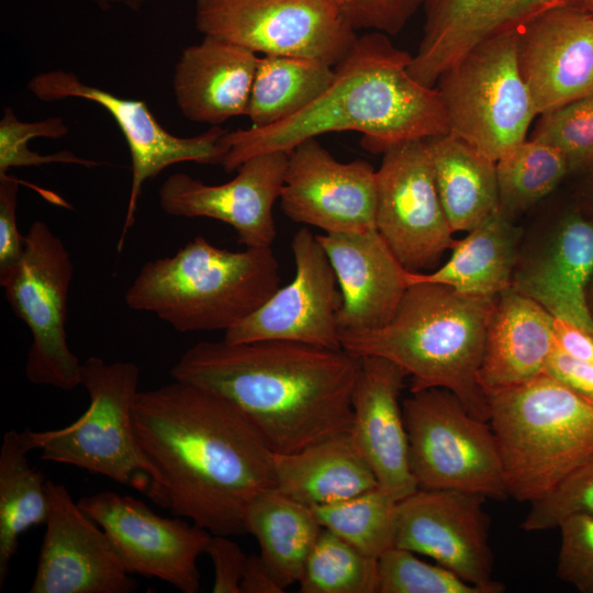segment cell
I'll return each mask as SVG.
<instances>
[{
  "instance_id": "7bdbcfd3",
  "label": "cell",
  "mask_w": 593,
  "mask_h": 593,
  "mask_svg": "<svg viewBox=\"0 0 593 593\" xmlns=\"http://www.w3.org/2000/svg\"><path fill=\"white\" fill-rule=\"evenodd\" d=\"M205 553L214 568L213 593H240L248 556L230 536L211 535Z\"/></svg>"
},
{
  "instance_id": "4316f807",
  "label": "cell",
  "mask_w": 593,
  "mask_h": 593,
  "mask_svg": "<svg viewBox=\"0 0 593 593\" xmlns=\"http://www.w3.org/2000/svg\"><path fill=\"white\" fill-rule=\"evenodd\" d=\"M275 488L310 507L353 497L379 486L350 432L291 454H272Z\"/></svg>"
},
{
  "instance_id": "8992f818",
  "label": "cell",
  "mask_w": 593,
  "mask_h": 593,
  "mask_svg": "<svg viewBox=\"0 0 593 593\" xmlns=\"http://www.w3.org/2000/svg\"><path fill=\"white\" fill-rule=\"evenodd\" d=\"M486 398L507 496L532 503L593 457V400L555 377Z\"/></svg>"
},
{
  "instance_id": "7c38bea8",
  "label": "cell",
  "mask_w": 593,
  "mask_h": 593,
  "mask_svg": "<svg viewBox=\"0 0 593 593\" xmlns=\"http://www.w3.org/2000/svg\"><path fill=\"white\" fill-rule=\"evenodd\" d=\"M27 88L37 99L46 102L77 98L97 103L113 118L121 130L131 154L132 183L116 246L118 253H121L135 222L144 182L179 163L221 165L227 153L223 142L227 131L220 126H212L209 131L192 137L174 135L157 121L146 102L118 97L81 81L69 71L52 70L38 74L31 79Z\"/></svg>"
},
{
  "instance_id": "3957f363",
  "label": "cell",
  "mask_w": 593,
  "mask_h": 593,
  "mask_svg": "<svg viewBox=\"0 0 593 593\" xmlns=\"http://www.w3.org/2000/svg\"><path fill=\"white\" fill-rule=\"evenodd\" d=\"M412 57L385 33L357 36L335 66L331 86L306 109L271 126L226 132L227 153L221 166L231 172L254 156L290 153L300 143L331 132H360L362 147L372 154L448 134L440 93L412 77Z\"/></svg>"
},
{
  "instance_id": "d4e9b609",
  "label": "cell",
  "mask_w": 593,
  "mask_h": 593,
  "mask_svg": "<svg viewBox=\"0 0 593 593\" xmlns=\"http://www.w3.org/2000/svg\"><path fill=\"white\" fill-rule=\"evenodd\" d=\"M258 60L256 53L210 35L186 47L172 79L180 112L211 126L247 115Z\"/></svg>"
},
{
  "instance_id": "681fc988",
  "label": "cell",
  "mask_w": 593,
  "mask_h": 593,
  "mask_svg": "<svg viewBox=\"0 0 593 593\" xmlns=\"http://www.w3.org/2000/svg\"><path fill=\"white\" fill-rule=\"evenodd\" d=\"M588 9L592 12L593 14V0H589L588 2Z\"/></svg>"
},
{
  "instance_id": "4fadbf2b",
  "label": "cell",
  "mask_w": 593,
  "mask_h": 593,
  "mask_svg": "<svg viewBox=\"0 0 593 593\" xmlns=\"http://www.w3.org/2000/svg\"><path fill=\"white\" fill-rule=\"evenodd\" d=\"M376 228L410 271L435 265L455 244L427 139L389 148L376 170Z\"/></svg>"
},
{
  "instance_id": "6da1fadb",
  "label": "cell",
  "mask_w": 593,
  "mask_h": 593,
  "mask_svg": "<svg viewBox=\"0 0 593 593\" xmlns=\"http://www.w3.org/2000/svg\"><path fill=\"white\" fill-rule=\"evenodd\" d=\"M133 422L155 472L147 497L212 535L247 533L249 503L275 488L272 452L235 405L174 380L137 393Z\"/></svg>"
},
{
  "instance_id": "83f0119b",
  "label": "cell",
  "mask_w": 593,
  "mask_h": 593,
  "mask_svg": "<svg viewBox=\"0 0 593 593\" xmlns=\"http://www.w3.org/2000/svg\"><path fill=\"white\" fill-rule=\"evenodd\" d=\"M455 240L449 259L437 270L410 271V284L433 282L475 295L499 296L513 286L518 230L501 210Z\"/></svg>"
},
{
  "instance_id": "484cf974",
  "label": "cell",
  "mask_w": 593,
  "mask_h": 593,
  "mask_svg": "<svg viewBox=\"0 0 593 593\" xmlns=\"http://www.w3.org/2000/svg\"><path fill=\"white\" fill-rule=\"evenodd\" d=\"M553 320L539 303L513 288L497 296L479 369L485 395L545 372L557 346Z\"/></svg>"
},
{
  "instance_id": "603a6c76",
  "label": "cell",
  "mask_w": 593,
  "mask_h": 593,
  "mask_svg": "<svg viewBox=\"0 0 593 593\" xmlns=\"http://www.w3.org/2000/svg\"><path fill=\"white\" fill-rule=\"evenodd\" d=\"M343 296L340 331L362 332L387 325L410 287L407 270L377 230L317 235Z\"/></svg>"
},
{
  "instance_id": "7402d4cb",
  "label": "cell",
  "mask_w": 593,
  "mask_h": 593,
  "mask_svg": "<svg viewBox=\"0 0 593 593\" xmlns=\"http://www.w3.org/2000/svg\"><path fill=\"white\" fill-rule=\"evenodd\" d=\"M359 358L350 433L379 486L399 502L418 489L410 468L407 433L400 404L406 373L382 357Z\"/></svg>"
},
{
  "instance_id": "d590c367",
  "label": "cell",
  "mask_w": 593,
  "mask_h": 593,
  "mask_svg": "<svg viewBox=\"0 0 593 593\" xmlns=\"http://www.w3.org/2000/svg\"><path fill=\"white\" fill-rule=\"evenodd\" d=\"M377 593H491L451 570L424 562L414 552L392 547L378 558Z\"/></svg>"
},
{
  "instance_id": "ffe728a7",
  "label": "cell",
  "mask_w": 593,
  "mask_h": 593,
  "mask_svg": "<svg viewBox=\"0 0 593 593\" xmlns=\"http://www.w3.org/2000/svg\"><path fill=\"white\" fill-rule=\"evenodd\" d=\"M517 61L537 115L593 96V14L558 7L516 32Z\"/></svg>"
},
{
  "instance_id": "5b68a950",
  "label": "cell",
  "mask_w": 593,
  "mask_h": 593,
  "mask_svg": "<svg viewBox=\"0 0 593 593\" xmlns=\"http://www.w3.org/2000/svg\"><path fill=\"white\" fill-rule=\"evenodd\" d=\"M279 284L270 246L232 251L195 236L175 255L144 264L124 299L130 309L154 313L180 333L226 332Z\"/></svg>"
},
{
  "instance_id": "74e56055",
  "label": "cell",
  "mask_w": 593,
  "mask_h": 593,
  "mask_svg": "<svg viewBox=\"0 0 593 593\" xmlns=\"http://www.w3.org/2000/svg\"><path fill=\"white\" fill-rule=\"evenodd\" d=\"M68 134V127L61 118H48L37 122L20 121L13 110L7 108L0 121V174L12 167L42 166L61 163L87 168L100 163L77 156L70 150L42 155L29 149L27 143L35 137L61 138Z\"/></svg>"
},
{
  "instance_id": "4dcf8cb0",
  "label": "cell",
  "mask_w": 593,
  "mask_h": 593,
  "mask_svg": "<svg viewBox=\"0 0 593 593\" xmlns=\"http://www.w3.org/2000/svg\"><path fill=\"white\" fill-rule=\"evenodd\" d=\"M32 450L29 429L4 433L0 446V591L20 536L45 524L48 514L46 480L27 460Z\"/></svg>"
},
{
  "instance_id": "cb8c5ba5",
  "label": "cell",
  "mask_w": 593,
  "mask_h": 593,
  "mask_svg": "<svg viewBox=\"0 0 593 593\" xmlns=\"http://www.w3.org/2000/svg\"><path fill=\"white\" fill-rule=\"evenodd\" d=\"M568 213L541 253L515 270L512 288L533 299L553 317L593 335L588 290L593 278V216Z\"/></svg>"
},
{
  "instance_id": "1f68e13d",
  "label": "cell",
  "mask_w": 593,
  "mask_h": 593,
  "mask_svg": "<svg viewBox=\"0 0 593 593\" xmlns=\"http://www.w3.org/2000/svg\"><path fill=\"white\" fill-rule=\"evenodd\" d=\"M335 67L294 56L259 57L247 116L250 127L280 123L311 105L333 82Z\"/></svg>"
},
{
  "instance_id": "52a82bcc",
  "label": "cell",
  "mask_w": 593,
  "mask_h": 593,
  "mask_svg": "<svg viewBox=\"0 0 593 593\" xmlns=\"http://www.w3.org/2000/svg\"><path fill=\"white\" fill-rule=\"evenodd\" d=\"M138 382L139 369L134 362L87 358L80 372V385L89 395L86 412L63 428L29 429L34 450H41L45 461L74 466L147 495L155 472L134 428Z\"/></svg>"
},
{
  "instance_id": "f1b7e54d",
  "label": "cell",
  "mask_w": 593,
  "mask_h": 593,
  "mask_svg": "<svg viewBox=\"0 0 593 593\" xmlns=\"http://www.w3.org/2000/svg\"><path fill=\"white\" fill-rule=\"evenodd\" d=\"M438 193L456 232L500 211L496 161L451 133L427 138Z\"/></svg>"
},
{
  "instance_id": "2e32d148",
  "label": "cell",
  "mask_w": 593,
  "mask_h": 593,
  "mask_svg": "<svg viewBox=\"0 0 593 593\" xmlns=\"http://www.w3.org/2000/svg\"><path fill=\"white\" fill-rule=\"evenodd\" d=\"M293 280L253 314L225 332L232 344L291 340L340 349L338 313L343 296L331 261L307 227L293 236Z\"/></svg>"
},
{
  "instance_id": "8fae6325",
  "label": "cell",
  "mask_w": 593,
  "mask_h": 593,
  "mask_svg": "<svg viewBox=\"0 0 593 593\" xmlns=\"http://www.w3.org/2000/svg\"><path fill=\"white\" fill-rule=\"evenodd\" d=\"M195 26L256 54L316 59L335 67L357 38L334 0H197Z\"/></svg>"
},
{
  "instance_id": "ab89813d",
  "label": "cell",
  "mask_w": 593,
  "mask_h": 593,
  "mask_svg": "<svg viewBox=\"0 0 593 593\" xmlns=\"http://www.w3.org/2000/svg\"><path fill=\"white\" fill-rule=\"evenodd\" d=\"M558 528L561 533L558 578L582 593H593V516L568 517Z\"/></svg>"
},
{
  "instance_id": "7a4b0ae2",
  "label": "cell",
  "mask_w": 593,
  "mask_h": 593,
  "mask_svg": "<svg viewBox=\"0 0 593 593\" xmlns=\"http://www.w3.org/2000/svg\"><path fill=\"white\" fill-rule=\"evenodd\" d=\"M360 358L291 340L199 342L174 365V380L235 405L272 454H291L353 426Z\"/></svg>"
},
{
  "instance_id": "bcb514c9",
  "label": "cell",
  "mask_w": 593,
  "mask_h": 593,
  "mask_svg": "<svg viewBox=\"0 0 593 593\" xmlns=\"http://www.w3.org/2000/svg\"><path fill=\"white\" fill-rule=\"evenodd\" d=\"M286 589L260 555L248 556L240 582V593H282Z\"/></svg>"
},
{
  "instance_id": "ac0fdd59",
  "label": "cell",
  "mask_w": 593,
  "mask_h": 593,
  "mask_svg": "<svg viewBox=\"0 0 593 593\" xmlns=\"http://www.w3.org/2000/svg\"><path fill=\"white\" fill-rule=\"evenodd\" d=\"M48 514L30 593H131L137 582L103 529L61 484L46 481Z\"/></svg>"
},
{
  "instance_id": "e575fe53",
  "label": "cell",
  "mask_w": 593,
  "mask_h": 593,
  "mask_svg": "<svg viewBox=\"0 0 593 593\" xmlns=\"http://www.w3.org/2000/svg\"><path fill=\"white\" fill-rule=\"evenodd\" d=\"M301 593H377L378 558L323 528L299 581Z\"/></svg>"
},
{
  "instance_id": "9c48e42d",
  "label": "cell",
  "mask_w": 593,
  "mask_h": 593,
  "mask_svg": "<svg viewBox=\"0 0 593 593\" xmlns=\"http://www.w3.org/2000/svg\"><path fill=\"white\" fill-rule=\"evenodd\" d=\"M516 32L479 44L435 85L449 133L495 161L527 139L538 116L519 71Z\"/></svg>"
},
{
  "instance_id": "c3c4849f",
  "label": "cell",
  "mask_w": 593,
  "mask_h": 593,
  "mask_svg": "<svg viewBox=\"0 0 593 593\" xmlns=\"http://www.w3.org/2000/svg\"><path fill=\"white\" fill-rule=\"evenodd\" d=\"M588 303H589L590 311L593 315V278L591 280V283L588 290Z\"/></svg>"
},
{
  "instance_id": "ee69618b",
  "label": "cell",
  "mask_w": 593,
  "mask_h": 593,
  "mask_svg": "<svg viewBox=\"0 0 593 593\" xmlns=\"http://www.w3.org/2000/svg\"><path fill=\"white\" fill-rule=\"evenodd\" d=\"M545 372L593 400V363L573 358L556 346Z\"/></svg>"
},
{
  "instance_id": "30bf717a",
  "label": "cell",
  "mask_w": 593,
  "mask_h": 593,
  "mask_svg": "<svg viewBox=\"0 0 593 593\" xmlns=\"http://www.w3.org/2000/svg\"><path fill=\"white\" fill-rule=\"evenodd\" d=\"M74 273L63 240L43 221L25 235L19 264L0 278L12 311L29 327L32 343L25 376L34 384L72 390L80 385L81 362L68 345V292Z\"/></svg>"
},
{
  "instance_id": "f35d334b",
  "label": "cell",
  "mask_w": 593,
  "mask_h": 593,
  "mask_svg": "<svg viewBox=\"0 0 593 593\" xmlns=\"http://www.w3.org/2000/svg\"><path fill=\"white\" fill-rule=\"evenodd\" d=\"M530 504L521 524L526 532L558 528L561 522L574 515L593 516V457Z\"/></svg>"
},
{
  "instance_id": "60d3db41",
  "label": "cell",
  "mask_w": 593,
  "mask_h": 593,
  "mask_svg": "<svg viewBox=\"0 0 593 593\" xmlns=\"http://www.w3.org/2000/svg\"><path fill=\"white\" fill-rule=\"evenodd\" d=\"M351 24L358 30L399 34L424 0H334Z\"/></svg>"
},
{
  "instance_id": "277c9868",
  "label": "cell",
  "mask_w": 593,
  "mask_h": 593,
  "mask_svg": "<svg viewBox=\"0 0 593 593\" xmlns=\"http://www.w3.org/2000/svg\"><path fill=\"white\" fill-rule=\"evenodd\" d=\"M496 299L440 283H412L387 325L340 331V345L356 357L378 356L398 365L412 377L411 392L451 391L471 415L489 422L479 369Z\"/></svg>"
},
{
  "instance_id": "e0dca14e",
  "label": "cell",
  "mask_w": 593,
  "mask_h": 593,
  "mask_svg": "<svg viewBox=\"0 0 593 593\" xmlns=\"http://www.w3.org/2000/svg\"><path fill=\"white\" fill-rule=\"evenodd\" d=\"M279 199L290 220L325 233L377 230L376 170L362 159L336 160L316 138L288 154Z\"/></svg>"
},
{
  "instance_id": "f6af8a7d",
  "label": "cell",
  "mask_w": 593,
  "mask_h": 593,
  "mask_svg": "<svg viewBox=\"0 0 593 593\" xmlns=\"http://www.w3.org/2000/svg\"><path fill=\"white\" fill-rule=\"evenodd\" d=\"M557 346L573 358L593 363V335L578 325L555 317Z\"/></svg>"
},
{
  "instance_id": "7dc6e473",
  "label": "cell",
  "mask_w": 593,
  "mask_h": 593,
  "mask_svg": "<svg viewBox=\"0 0 593 593\" xmlns=\"http://www.w3.org/2000/svg\"><path fill=\"white\" fill-rule=\"evenodd\" d=\"M580 206L593 212V168L586 171V177L579 194Z\"/></svg>"
},
{
  "instance_id": "d6986e66",
  "label": "cell",
  "mask_w": 593,
  "mask_h": 593,
  "mask_svg": "<svg viewBox=\"0 0 593 593\" xmlns=\"http://www.w3.org/2000/svg\"><path fill=\"white\" fill-rule=\"evenodd\" d=\"M288 154L254 156L222 184H206L187 174H174L158 190L159 205L169 215L221 221L236 231L246 247H269L277 234L272 208L284 183Z\"/></svg>"
},
{
  "instance_id": "ba28073f",
  "label": "cell",
  "mask_w": 593,
  "mask_h": 593,
  "mask_svg": "<svg viewBox=\"0 0 593 593\" xmlns=\"http://www.w3.org/2000/svg\"><path fill=\"white\" fill-rule=\"evenodd\" d=\"M402 410L410 468L418 489L507 496L490 423L471 415L456 394L441 388L411 392Z\"/></svg>"
},
{
  "instance_id": "f546056e",
  "label": "cell",
  "mask_w": 593,
  "mask_h": 593,
  "mask_svg": "<svg viewBox=\"0 0 593 593\" xmlns=\"http://www.w3.org/2000/svg\"><path fill=\"white\" fill-rule=\"evenodd\" d=\"M245 525L258 541L260 557L282 586L299 583L323 529L313 508L270 488L249 503Z\"/></svg>"
},
{
  "instance_id": "8d00e7d4",
  "label": "cell",
  "mask_w": 593,
  "mask_h": 593,
  "mask_svg": "<svg viewBox=\"0 0 593 593\" xmlns=\"http://www.w3.org/2000/svg\"><path fill=\"white\" fill-rule=\"evenodd\" d=\"M538 116L530 138L560 150L569 172L593 168V96Z\"/></svg>"
},
{
  "instance_id": "9a60e30c",
  "label": "cell",
  "mask_w": 593,
  "mask_h": 593,
  "mask_svg": "<svg viewBox=\"0 0 593 593\" xmlns=\"http://www.w3.org/2000/svg\"><path fill=\"white\" fill-rule=\"evenodd\" d=\"M485 496L459 490L417 489L398 502L394 547L434 559L465 581L502 593L492 579Z\"/></svg>"
},
{
  "instance_id": "5bb4252c",
  "label": "cell",
  "mask_w": 593,
  "mask_h": 593,
  "mask_svg": "<svg viewBox=\"0 0 593 593\" xmlns=\"http://www.w3.org/2000/svg\"><path fill=\"white\" fill-rule=\"evenodd\" d=\"M78 505L107 534L127 573L156 578L182 593L200 591L198 559L212 535L206 529L183 517H163L113 491L83 496Z\"/></svg>"
},
{
  "instance_id": "b9f144b4",
  "label": "cell",
  "mask_w": 593,
  "mask_h": 593,
  "mask_svg": "<svg viewBox=\"0 0 593 593\" xmlns=\"http://www.w3.org/2000/svg\"><path fill=\"white\" fill-rule=\"evenodd\" d=\"M21 182L8 172L0 174V278L19 264L24 254L25 236L20 234L16 223Z\"/></svg>"
},
{
  "instance_id": "44dd1931",
  "label": "cell",
  "mask_w": 593,
  "mask_h": 593,
  "mask_svg": "<svg viewBox=\"0 0 593 593\" xmlns=\"http://www.w3.org/2000/svg\"><path fill=\"white\" fill-rule=\"evenodd\" d=\"M589 0H424V33L409 71L435 87L439 76L479 44L516 32L542 12Z\"/></svg>"
},
{
  "instance_id": "d6a6232c",
  "label": "cell",
  "mask_w": 593,
  "mask_h": 593,
  "mask_svg": "<svg viewBox=\"0 0 593 593\" xmlns=\"http://www.w3.org/2000/svg\"><path fill=\"white\" fill-rule=\"evenodd\" d=\"M569 174L567 159L557 148L525 139L496 160L501 212L508 219L550 194Z\"/></svg>"
},
{
  "instance_id": "836d02e7",
  "label": "cell",
  "mask_w": 593,
  "mask_h": 593,
  "mask_svg": "<svg viewBox=\"0 0 593 593\" xmlns=\"http://www.w3.org/2000/svg\"><path fill=\"white\" fill-rule=\"evenodd\" d=\"M398 501L381 486L312 507L320 524L367 556L394 547Z\"/></svg>"
}]
</instances>
